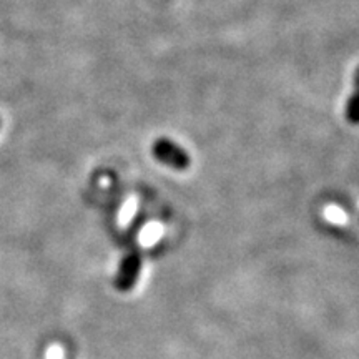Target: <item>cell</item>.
<instances>
[{
    "instance_id": "obj_1",
    "label": "cell",
    "mask_w": 359,
    "mask_h": 359,
    "mask_svg": "<svg viewBox=\"0 0 359 359\" xmlns=\"http://www.w3.org/2000/svg\"><path fill=\"white\" fill-rule=\"evenodd\" d=\"M142 273V255L137 250L125 253L116 268L114 285L120 293H128L137 286Z\"/></svg>"
},
{
    "instance_id": "obj_2",
    "label": "cell",
    "mask_w": 359,
    "mask_h": 359,
    "mask_svg": "<svg viewBox=\"0 0 359 359\" xmlns=\"http://www.w3.org/2000/svg\"><path fill=\"white\" fill-rule=\"evenodd\" d=\"M151 151H154V156L160 163L178 170V172L190 168L191 165V158L188 151L183 150L178 143L170 140V138H156L154 147H151Z\"/></svg>"
},
{
    "instance_id": "obj_3",
    "label": "cell",
    "mask_w": 359,
    "mask_h": 359,
    "mask_svg": "<svg viewBox=\"0 0 359 359\" xmlns=\"http://www.w3.org/2000/svg\"><path fill=\"white\" fill-rule=\"evenodd\" d=\"M346 118L349 123L359 125V67L354 74V88L346 105Z\"/></svg>"
},
{
    "instance_id": "obj_4",
    "label": "cell",
    "mask_w": 359,
    "mask_h": 359,
    "mask_svg": "<svg viewBox=\"0 0 359 359\" xmlns=\"http://www.w3.org/2000/svg\"><path fill=\"white\" fill-rule=\"evenodd\" d=\"M160 235H161L160 226H156V224H154V226H148L147 230L143 231V235H142L143 245H151V243H155V241L160 238Z\"/></svg>"
},
{
    "instance_id": "obj_5",
    "label": "cell",
    "mask_w": 359,
    "mask_h": 359,
    "mask_svg": "<svg viewBox=\"0 0 359 359\" xmlns=\"http://www.w3.org/2000/svg\"><path fill=\"white\" fill-rule=\"evenodd\" d=\"M327 218L334 219V222H343L344 215H341L339 210H327Z\"/></svg>"
},
{
    "instance_id": "obj_6",
    "label": "cell",
    "mask_w": 359,
    "mask_h": 359,
    "mask_svg": "<svg viewBox=\"0 0 359 359\" xmlns=\"http://www.w3.org/2000/svg\"><path fill=\"white\" fill-rule=\"evenodd\" d=\"M0 125H2V122H0Z\"/></svg>"
}]
</instances>
